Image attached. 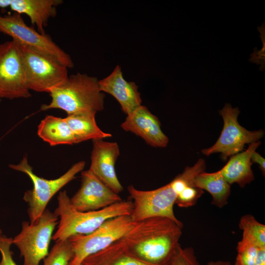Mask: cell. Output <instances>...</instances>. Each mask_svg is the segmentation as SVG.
<instances>
[{"label": "cell", "mask_w": 265, "mask_h": 265, "mask_svg": "<svg viewBox=\"0 0 265 265\" xmlns=\"http://www.w3.org/2000/svg\"><path fill=\"white\" fill-rule=\"evenodd\" d=\"M182 227L166 217H151L137 222L122 239L135 258L151 264L167 265L180 244Z\"/></svg>", "instance_id": "obj_1"}, {"label": "cell", "mask_w": 265, "mask_h": 265, "mask_svg": "<svg viewBox=\"0 0 265 265\" xmlns=\"http://www.w3.org/2000/svg\"><path fill=\"white\" fill-rule=\"evenodd\" d=\"M57 202L54 213L60 220L57 229L52 237L56 241L67 240L76 235L90 234L110 218L130 215L132 209V201L122 200L100 210L80 212L72 205L65 190L59 192Z\"/></svg>", "instance_id": "obj_2"}, {"label": "cell", "mask_w": 265, "mask_h": 265, "mask_svg": "<svg viewBox=\"0 0 265 265\" xmlns=\"http://www.w3.org/2000/svg\"><path fill=\"white\" fill-rule=\"evenodd\" d=\"M51 101L43 104L41 110L60 109L67 115L82 112L97 113L104 108L105 94L99 88L97 78L77 73L48 93Z\"/></svg>", "instance_id": "obj_3"}, {"label": "cell", "mask_w": 265, "mask_h": 265, "mask_svg": "<svg viewBox=\"0 0 265 265\" xmlns=\"http://www.w3.org/2000/svg\"><path fill=\"white\" fill-rule=\"evenodd\" d=\"M85 163L84 161L74 164L66 172L59 177L48 180L36 175L25 156L17 164H9L10 168L23 172L30 179L33 184L32 189L26 191L23 199L27 204V212L31 223L36 221L46 210L52 198L64 186L74 180L76 175L82 171Z\"/></svg>", "instance_id": "obj_4"}, {"label": "cell", "mask_w": 265, "mask_h": 265, "mask_svg": "<svg viewBox=\"0 0 265 265\" xmlns=\"http://www.w3.org/2000/svg\"><path fill=\"white\" fill-rule=\"evenodd\" d=\"M58 219L54 213L46 209L36 221L22 222L21 231L13 238L12 244L24 258L23 265H39L48 255Z\"/></svg>", "instance_id": "obj_5"}, {"label": "cell", "mask_w": 265, "mask_h": 265, "mask_svg": "<svg viewBox=\"0 0 265 265\" xmlns=\"http://www.w3.org/2000/svg\"><path fill=\"white\" fill-rule=\"evenodd\" d=\"M136 222L130 215L119 216L106 220L90 234L71 236L68 239L72 248L73 256L69 265H80L88 256L122 238Z\"/></svg>", "instance_id": "obj_6"}, {"label": "cell", "mask_w": 265, "mask_h": 265, "mask_svg": "<svg viewBox=\"0 0 265 265\" xmlns=\"http://www.w3.org/2000/svg\"><path fill=\"white\" fill-rule=\"evenodd\" d=\"M20 46L29 90L49 93L68 79V68L57 60L30 47Z\"/></svg>", "instance_id": "obj_7"}, {"label": "cell", "mask_w": 265, "mask_h": 265, "mask_svg": "<svg viewBox=\"0 0 265 265\" xmlns=\"http://www.w3.org/2000/svg\"><path fill=\"white\" fill-rule=\"evenodd\" d=\"M0 32L10 36L19 44L26 46L54 58L69 68L74 63L71 56L46 33L41 34L27 26L20 14L0 15Z\"/></svg>", "instance_id": "obj_8"}, {"label": "cell", "mask_w": 265, "mask_h": 265, "mask_svg": "<svg viewBox=\"0 0 265 265\" xmlns=\"http://www.w3.org/2000/svg\"><path fill=\"white\" fill-rule=\"evenodd\" d=\"M219 113L223 120L222 130L212 147L202 150L204 155L209 156L220 153L222 159L226 161L228 157L240 152L245 144L257 142L264 136L262 130L250 131L240 125L238 121L240 113L238 107L233 108L226 103Z\"/></svg>", "instance_id": "obj_9"}, {"label": "cell", "mask_w": 265, "mask_h": 265, "mask_svg": "<svg viewBox=\"0 0 265 265\" xmlns=\"http://www.w3.org/2000/svg\"><path fill=\"white\" fill-rule=\"evenodd\" d=\"M133 201L130 215L134 222L154 217H163L171 219L183 227L174 213L173 207L177 194L170 183L152 190H141L132 185L127 188Z\"/></svg>", "instance_id": "obj_10"}, {"label": "cell", "mask_w": 265, "mask_h": 265, "mask_svg": "<svg viewBox=\"0 0 265 265\" xmlns=\"http://www.w3.org/2000/svg\"><path fill=\"white\" fill-rule=\"evenodd\" d=\"M31 96L26 81L20 45L13 40L0 44V98Z\"/></svg>", "instance_id": "obj_11"}, {"label": "cell", "mask_w": 265, "mask_h": 265, "mask_svg": "<svg viewBox=\"0 0 265 265\" xmlns=\"http://www.w3.org/2000/svg\"><path fill=\"white\" fill-rule=\"evenodd\" d=\"M81 178L79 189L70 198L72 205L77 211H98L122 200L89 170L82 171Z\"/></svg>", "instance_id": "obj_12"}, {"label": "cell", "mask_w": 265, "mask_h": 265, "mask_svg": "<svg viewBox=\"0 0 265 265\" xmlns=\"http://www.w3.org/2000/svg\"><path fill=\"white\" fill-rule=\"evenodd\" d=\"M92 143L88 170L118 194L123 189L115 170V164L120 155L119 146L116 142L105 141L102 139L92 140Z\"/></svg>", "instance_id": "obj_13"}, {"label": "cell", "mask_w": 265, "mask_h": 265, "mask_svg": "<svg viewBox=\"0 0 265 265\" xmlns=\"http://www.w3.org/2000/svg\"><path fill=\"white\" fill-rule=\"evenodd\" d=\"M160 126L158 118L142 105L128 115L121 124L124 131L141 137L150 146L164 148L167 145L169 139L162 131Z\"/></svg>", "instance_id": "obj_14"}, {"label": "cell", "mask_w": 265, "mask_h": 265, "mask_svg": "<svg viewBox=\"0 0 265 265\" xmlns=\"http://www.w3.org/2000/svg\"><path fill=\"white\" fill-rule=\"evenodd\" d=\"M100 90L110 94L119 103L127 115L141 105L142 99L138 86L133 81H128L123 77L121 67L117 65L111 73L99 80Z\"/></svg>", "instance_id": "obj_15"}, {"label": "cell", "mask_w": 265, "mask_h": 265, "mask_svg": "<svg viewBox=\"0 0 265 265\" xmlns=\"http://www.w3.org/2000/svg\"><path fill=\"white\" fill-rule=\"evenodd\" d=\"M6 8L10 7L14 13L26 15L37 31L45 34L44 28L49 20L57 14V7L62 0H5Z\"/></svg>", "instance_id": "obj_16"}, {"label": "cell", "mask_w": 265, "mask_h": 265, "mask_svg": "<svg viewBox=\"0 0 265 265\" xmlns=\"http://www.w3.org/2000/svg\"><path fill=\"white\" fill-rule=\"evenodd\" d=\"M260 144V141L252 143L245 151L231 156L226 164L219 170L229 184L236 183L240 187H244L254 180L251 157Z\"/></svg>", "instance_id": "obj_17"}, {"label": "cell", "mask_w": 265, "mask_h": 265, "mask_svg": "<svg viewBox=\"0 0 265 265\" xmlns=\"http://www.w3.org/2000/svg\"><path fill=\"white\" fill-rule=\"evenodd\" d=\"M80 265H158L146 263L133 256L129 252L124 241L121 238L106 248L88 256Z\"/></svg>", "instance_id": "obj_18"}, {"label": "cell", "mask_w": 265, "mask_h": 265, "mask_svg": "<svg viewBox=\"0 0 265 265\" xmlns=\"http://www.w3.org/2000/svg\"><path fill=\"white\" fill-rule=\"evenodd\" d=\"M96 114L93 112H82L69 114L64 118L77 143L90 139H103L112 136L98 126L95 120Z\"/></svg>", "instance_id": "obj_19"}, {"label": "cell", "mask_w": 265, "mask_h": 265, "mask_svg": "<svg viewBox=\"0 0 265 265\" xmlns=\"http://www.w3.org/2000/svg\"><path fill=\"white\" fill-rule=\"evenodd\" d=\"M192 185L209 192L212 196V205L222 208L228 204L231 185L223 178L219 170L212 173H200L193 179Z\"/></svg>", "instance_id": "obj_20"}, {"label": "cell", "mask_w": 265, "mask_h": 265, "mask_svg": "<svg viewBox=\"0 0 265 265\" xmlns=\"http://www.w3.org/2000/svg\"><path fill=\"white\" fill-rule=\"evenodd\" d=\"M38 136L53 146L77 144L75 137L64 118L47 115L38 126Z\"/></svg>", "instance_id": "obj_21"}, {"label": "cell", "mask_w": 265, "mask_h": 265, "mask_svg": "<svg viewBox=\"0 0 265 265\" xmlns=\"http://www.w3.org/2000/svg\"><path fill=\"white\" fill-rule=\"evenodd\" d=\"M239 228L242 231L241 239L249 242L258 248L265 247V226L252 215H243Z\"/></svg>", "instance_id": "obj_22"}, {"label": "cell", "mask_w": 265, "mask_h": 265, "mask_svg": "<svg viewBox=\"0 0 265 265\" xmlns=\"http://www.w3.org/2000/svg\"><path fill=\"white\" fill-rule=\"evenodd\" d=\"M73 256V251L68 239L56 241L43 259V265H69Z\"/></svg>", "instance_id": "obj_23"}, {"label": "cell", "mask_w": 265, "mask_h": 265, "mask_svg": "<svg viewBox=\"0 0 265 265\" xmlns=\"http://www.w3.org/2000/svg\"><path fill=\"white\" fill-rule=\"evenodd\" d=\"M259 248L254 244L241 239L237 245L238 254L235 265H253Z\"/></svg>", "instance_id": "obj_24"}, {"label": "cell", "mask_w": 265, "mask_h": 265, "mask_svg": "<svg viewBox=\"0 0 265 265\" xmlns=\"http://www.w3.org/2000/svg\"><path fill=\"white\" fill-rule=\"evenodd\" d=\"M203 193V190L200 188L187 186L177 195L175 204L181 208H189L196 204Z\"/></svg>", "instance_id": "obj_25"}, {"label": "cell", "mask_w": 265, "mask_h": 265, "mask_svg": "<svg viewBox=\"0 0 265 265\" xmlns=\"http://www.w3.org/2000/svg\"><path fill=\"white\" fill-rule=\"evenodd\" d=\"M169 265H200L192 247L183 248L180 244Z\"/></svg>", "instance_id": "obj_26"}, {"label": "cell", "mask_w": 265, "mask_h": 265, "mask_svg": "<svg viewBox=\"0 0 265 265\" xmlns=\"http://www.w3.org/2000/svg\"><path fill=\"white\" fill-rule=\"evenodd\" d=\"M12 239V238L4 236H2L0 239V265H18L12 258L13 253L10 249Z\"/></svg>", "instance_id": "obj_27"}, {"label": "cell", "mask_w": 265, "mask_h": 265, "mask_svg": "<svg viewBox=\"0 0 265 265\" xmlns=\"http://www.w3.org/2000/svg\"><path fill=\"white\" fill-rule=\"evenodd\" d=\"M258 30L261 35L263 46L260 50H257V48L254 49V52L250 54V61L255 63L257 64H261V69H264L265 64V28L264 24L258 27Z\"/></svg>", "instance_id": "obj_28"}, {"label": "cell", "mask_w": 265, "mask_h": 265, "mask_svg": "<svg viewBox=\"0 0 265 265\" xmlns=\"http://www.w3.org/2000/svg\"><path fill=\"white\" fill-rule=\"evenodd\" d=\"M251 161L252 163H256L260 166V168L263 174L265 176V159L259 153L254 151L251 157Z\"/></svg>", "instance_id": "obj_29"}, {"label": "cell", "mask_w": 265, "mask_h": 265, "mask_svg": "<svg viewBox=\"0 0 265 265\" xmlns=\"http://www.w3.org/2000/svg\"><path fill=\"white\" fill-rule=\"evenodd\" d=\"M253 265H265V247L259 248Z\"/></svg>", "instance_id": "obj_30"}, {"label": "cell", "mask_w": 265, "mask_h": 265, "mask_svg": "<svg viewBox=\"0 0 265 265\" xmlns=\"http://www.w3.org/2000/svg\"><path fill=\"white\" fill-rule=\"evenodd\" d=\"M206 265H231V263L227 261H209Z\"/></svg>", "instance_id": "obj_31"}, {"label": "cell", "mask_w": 265, "mask_h": 265, "mask_svg": "<svg viewBox=\"0 0 265 265\" xmlns=\"http://www.w3.org/2000/svg\"><path fill=\"white\" fill-rule=\"evenodd\" d=\"M2 232L1 231V230L0 229V239L2 237Z\"/></svg>", "instance_id": "obj_32"}]
</instances>
